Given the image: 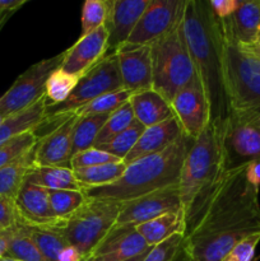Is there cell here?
<instances>
[{"label":"cell","instance_id":"6da1fadb","mask_svg":"<svg viewBox=\"0 0 260 261\" xmlns=\"http://www.w3.org/2000/svg\"><path fill=\"white\" fill-rule=\"evenodd\" d=\"M245 170L224 171L186 212L185 261H221L242 240L260 233L259 190Z\"/></svg>","mask_w":260,"mask_h":261},{"label":"cell","instance_id":"7a4b0ae2","mask_svg":"<svg viewBox=\"0 0 260 261\" xmlns=\"http://www.w3.org/2000/svg\"><path fill=\"white\" fill-rule=\"evenodd\" d=\"M183 33L208 99L211 120L224 122L229 116V105L224 87L223 36L209 2L185 0Z\"/></svg>","mask_w":260,"mask_h":261},{"label":"cell","instance_id":"3957f363","mask_svg":"<svg viewBox=\"0 0 260 261\" xmlns=\"http://www.w3.org/2000/svg\"><path fill=\"white\" fill-rule=\"evenodd\" d=\"M191 140L185 135L160 153L139 158L126 165L121 177L110 185L83 190L87 199L119 203L177 185L181 168Z\"/></svg>","mask_w":260,"mask_h":261},{"label":"cell","instance_id":"277c9868","mask_svg":"<svg viewBox=\"0 0 260 261\" xmlns=\"http://www.w3.org/2000/svg\"><path fill=\"white\" fill-rule=\"evenodd\" d=\"M222 28V25H221ZM223 36V74L229 115L260 114V43L245 46Z\"/></svg>","mask_w":260,"mask_h":261},{"label":"cell","instance_id":"5b68a950","mask_svg":"<svg viewBox=\"0 0 260 261\" xmlns=\"http://www.w3.org/2000/svg\"><path fill=\"white\" fill-rule=\"evenodd\" d=\"M222 124L211 120L201 134L189 145L178 180L185 213L224 172Z\"/></svg>","mask_w":260,"mask_h":261},{"label":"cell","instance_id":"8992f818","mask_svg":"<svg viewBox=\"0 0 260 261\" xmlns=\"http://www.w3.org/2000/svg\"><path fill=\"white\" fill-rule=\"evenodd\" d=\"M153 89L167 102L196 75L183 33V19L172 31L150 45Z\"/></svg>","mask_w":260,"mask_h":261},{"label":"cell","instance_id":"52a82bcc","mask_svg":"<svg viewBox=\"0 0 260 261\" xmlns=\"http://www.w3.org/2000/svg\"><path fill=\"white\" fill-rule=\"evenodd\" d=\"M122 203L87 199L86 203L58 229L59 233L88 259L116 224Z\"/></svg>","mask_w":260,"mask_h":261},{"label":"cell","instance_id":"ba28073f","mask_svg":"<svg viewBox=\"0 0 260 261\" xmlns=\"http://www.w3.org/2000/svg\"><path fill=\"white\" fill-rule=\"evenodd\" d=\"M122 89L116 54H107L93 68L79 78L78 84L65 102L55 106H46L45 120L40 126L55 122L59 125L70 114L105 93Z\"/></svg>","mask_w":260,"mask_h":261},{"label":"cell","instance_id":"9c48e42d","mask_svg":"<svg viewBox=\"0 0 260 261\" xmlns=\"http://www.w3.org/2000/svg\"><path fill=\"white\" fill-rule=\"evenodd\" d=\"M224 171L260 160V114H231L222 124Z\"/></svg>","mask_w":260,"mask_h":261},{"label":"cell","instance_id":"30bf717a","mask_svg":"<svg viewBox=\"0 0 260 261\" xmlns=\"http://www.w3.org/2000/svg\"><path fill=\"white\" fill-rule=\"evenodd\" d=\"M64 56L65 51L50 59H43L18 76L13 86L0 97V116L3 120L45 98L48 76L60 68Z\"/></svg>","mask_w":260,"mask_h":261},{"label":"cell","instance_id":"8fae6325","mask_svg":"<svg viewBox=\"0 0 260 261\" xmlns=\"http://www.w3.org/2000/svg\"><path fill=\"white\" fill-rule=\"evenodd\" d=\"M185 0H150L132 36L120 50L152 45L183 19Z\"/></svg>","mask_w":260,"mask_h":261},{"label":"cell","instance_id":"7c38bea8","mask_svg":"<svg viewBox=\"0 0 260 261\" xmlns=\"http://www.w3.org/2000/svg\"><path fill=\"white\" fill-rule=\"evenodd\" d=\"M170 105L184 135L190 140H195L211 121L208 99L196 75L175 94Z\"/></svg>","mask_w":260,"mask_h":261},{"label":"cell","instance_id":"4fadbf2b","mask_svg":"<svg viewBox=\"0 0 260 261\" xmlns=\"http://www.w3.org/2000/svg\"><path fill=\"white\" fill-rule=\"evenodd\" d=\"M183 208L180 188L177 184V185H172L163 190L147 194V195H143L134 200L122 203L121 211H120L115 226L137 227L145 222L152 221L162 214Z\"/></svg>","mask_w":260,"mask_h":261},{"label":"cell","instance_id":"5bb4252c","mask_svg":"<svg viewBox=\"0 0 260 261\" xmlns=\"http://www.w3.org/2000/svg\"><path fill=\"white\" fill-rule=\"evenodd\" d=\"M78 119L79 115L73 112L58 126L38 138L35 147V166L71 168L73 132Z\"/></svg>","mask_w":260,"mask_h":261},{"label":"cell","instance_id":"9a60e30c","mask_svg":"<svg viewBox=\"0 0 260 261\" xmlns=\"http://www.w3.org/2000/svg\"><path fill=\"white\" fill-rule=\"evenodd\" d=\"M19 219L27 226L58 231L64 221L59 219L51 208L47 189L24 181L14 199Z\"/></svg>","mask_w":260,"mask_h":261},{"label":"cell","instance_id":"2e32d148","mask_svg":"<svg viewBox=\"0 0 260 261\" xmlns=\"http://www.w3.org/2000/svg\"><path fill=\"white\" fill-rule=\"evenodd\" d=\"M149 3L150 0H111L105 24L109 33L107 54H116L126 43Z\"/></svg>","mask_w":260,"mask_h":261},{"label":"cell","instance_id":"e0dca14e","mask_svg":"<svg viewBox=\"0 0 260 261\" xmlns=\"http://www.w3.org/2000/svg\"><path fill=\"white\" fill-rule=\"evenodd\" d=\"M149 250L150 247L135 227L115 226L88 259L91 261H129Z\"/></svg>","mask_w":260,"mask_h":261},{"label":"cell","instance_id":"ac0fdd59","mask_svg":"<svg viewBox=\"0 0 260 261\" xmlns=\"http://www.w3.org/2000/svg\"><path fill=\"white\" fill-rule=\"evenodd\" d=\"M107 40L109 33L105 25L97 28L93 32L82 35V37L70 48L65 50V56L60 69L65 73L81 78L106 56Z\"/></svg>","mask_w":260,"mask_h":261},{"label":"cell","instance_id":"d6986e66","mask_svg":"<svg viewBox=\"0 0 260 261\" xmlns=\"http://www.w3.org/2000/svg\"><path fill=\"white\" fill-rule=\"evenodd\" d=\"M122 88L130 93L153 89L150 45L119 50L116 53Z\"/></svg>","mask_w":260,"mask_h":261},{"label":"cell","instance_id":"ffe728a7","mask_svg":"<svg viewBox=\"0 0 260 261\" xmlns=\"http://www.w3.org/2000/svg\"><path fill=\"white\" fill-rule=\"evenodd\" d=\"M183 135V129L175 116L161 124L145 127L135 147L130 150V153L124 160V163L129 165L139 158L162 152L173 143L177 142Z\"/></svg>","mask_w":260,"mask_h":261},{"label":"cell","instance_id":"44dd1931","mask_svg":"<svg viewBox=\"0 0 260 261\" xmlns=\"http://www.w3.org/2000/svg\"><path fill=\"white\" fill-rule=\"evenodd\" d=\"M228 37L245 46L257 45L260 40V0L242 2L239 9L226 19H219Z\"/></svg>","mask_w":260,"mask_h":261},{"label":"cell","instance_id":"7402d4cb","mask_svg":"<svg viewBox=\"0 0 260 261\" xmlns=\"http://www.w3.org/2000/svg\"><path fill=\"white\" fill-rule=\"evenodd\" d=\"M134 111L135 120L144 127L161 124L173 117L172 107L154 89H147L133 93L129 99Z\"/></svg>","mask_w":260,"mask_h":261},{"label":"cell","instance_id":"603a6c76","mask_svg":"<svg viewBox=\"0 0 260 261\" xmlns=\"http://www.w3.org/2000/svg\"><path fill=\"white\" fill-rule=\"evenodd\" d=\"M140 236L144 239L149 247L155 246L161 242L166 241L173 234L184 233L186 231V213L185 209L170 212L162 214L157 218L135 227Z\"/></svg>","mask_w":260,"mask_h":261},{"label":"cell","instance_id":"cb8c5ba5","mask_svg":"<svg viewBox=\"0 0 260 261\" xmlns=\"http://www.w3.org/2000/svg\"><path fill=\"white\" fill-rule=\"evenodd\" d=\"M45 114L46 99L42 98L33 106L3 120L0 124V144L28 132H35L45 120Z\"/></svg>","mask_w":260,"mask_h":261},{"label":"cell","instance_id":"d4e9b609","mask_svg":"<svg viewBox=\"0 0 260 261\" xmlns=\"http://www.w3.org/2000/svg\"><path fill=\"white\" fill-rule=\"evenodd\" d=\"M24 181L47 190H82L74 176L73 168L69 167L33 166L28 171Z\"/></svg>","mask_w":260,"mask_h":261},{"label":"cell","instance_id":"484cf974","mask_svg":"<svg viewBox=\"0 0 260 261\" xmlns=\"http://www.w3.org/2000/svg\"><path fill=\"white\" fill-rule=\"evenodd\" d=\"M33 166H35V148L0 168V196L14 200L24 182L28 171Z\"/></svg>","mask_w":260,"mask_h":261},{"label":"cell","instance_id":"4316f807","mask_svg":"<svg viewBox=\"0 0 260 261\" xmlns=\"http://www.w3.org/2000/svg\"><path fill=\"white\" fill-rule=\"evenodd\" d=\"M125 170H126V165L124 161H121L117 163H107V165L94 166V167L75 168L73 171L82 190H86V189L101 188V186L115 182L121 177Z\"/></svg>","mask_w":260,"mask_h":261},{"label":"cell","instance_id":"83f0119b","mask_svg":"<svg viewBox=\"0 0 260 261\" xmlns=\"http://www.w3.org/2000/svg\"><path fill=\"white\" fill-rule=\"evenodd\" d=\"M8 250L5 256L19 261H46L43 255L31 239L24 223H19L7 231Z\"/></svg>","mask_w":260,"mask_h":261},{"label":"cell","instance_id":"f1b7e54d","mask_svg":"<svg viewBox=\"0 0 260 261\" xmlns=\"http://www.w3.org/2000/svg\"><path fill=\"white\" fill-rule=\"evenodd\" d=\"M110 115H87L79 116L73 132L71 157L83 150L94 147L97 135L99 134Z\"/></svg>","mask_w":260,"mask_h":261},{"label":"cell","instance_id":"f546056e","mask_svg":"<svg viewBox=\"0 0 260 261\" xmlns=\"http://www.w3.org/2000/svg\"><path fill=\"white\" fill-rule=\"evenodd\" d=\"M31 239L38 247L46 261H58L59 255L65 247L70 246L58 231L24 224Z\"/></svg>","mask_w":260,"mask_h":261},{"label":"cell","instance_id":"4dcf8cb0","mask_svg":"<svg viewBox=\"0 0 260 261\" xmlns=\"http://www.w3.org/2000/svg\"><path fill=\"white\" fill-rule=\"evenodd\" d=\"M78 81L79 76L65 73L60 68L54 71L46 83V106H55L65 102L78 84Z\"/></svg>","mask_w":260,"mask_h":261},{"label":"cell","instance_id":"1f68e13d","mask_svg":"<svg viewBox=\"0 0 260 261\" xmlns=\"http://www.w3.org/2000/svg\"><path fill=\"white\" fill-rule=\"evenodd\" d=\"M134 121L135 116L133 107L130 102H126L120 109H117L116 111L110 115L107 121L105 122L103 127L99 132V134L97 135L94 147L99 148L106 144V143H109L112 138L116 137L117 134L122 133L124 130H126L129 126H132Z\"/></svg>","mask_w":260,"mask_h":261},{"label":"cell","instance_id":"d6a6232c","mask_svg":"<svg viewBox=\"0 0 260 261\" xmlns=\"http://www.w3.org/2000/svg\"><path fill=\"white\" fill-rule=\"evenodd\" d=\"M51 208L61 221H66L87 201L83 190H48Z\"/></svg>","mask_w":260,"mask_h":261},{"label":"cell","instance_id":"836d02e7","mask_svg":"<svg viewBox=\"0 0 260 261\" xmlns=\"http://www.w3.org/2000/svg\"><path fill=\"white\" fill-rule=\"evenodd\" d=\"M132 93L126 89H119V91L105 93L102 96L97 97L92 102H89L86 106L76 110V114L79 116H87V115H111L117 109L129 102Z\"/></svg>","mask_w":260,"mask_h":261},{"label":"cell","instance_id":"e575fe53","mask_svg":"<svg viewBox=\"0 0 260 261\" xmlns=\"http://www.w3.org/2000/svg\"><path fill=\"white\" fill-rule=\"evenodd\" d=\"M144 129L145 127L135 120L132 126H129L126 130L120 133V134H117L109 143H106V144L99 148L105 150V152L110 153L111 155H114V157L124 161L126 155L130 153V150L135 147L138 139L140 138L142 133L144 132Z\"/></svg>","mask_w":260,"mask_h":261},{"label":"cell","instance_id":"d590c367","mask_svg":"<svg viewBox=\"0 0 260 261\" xmlns=\"http://www.w3.org/2000/svg\"><path fill=\"white\" fill-rule=\"evenodd\" d=\"M111 0H87L82 10V30L83 35L91 33L106 24Z\"/></svg>","mask_w":260,"mask_h":261},{"label":"cell","instance_id":"8d00e7d4","mask_svg":"<svg viewBox=\"0 0 260 261\" xmlns=\"http://www.w3.org/2000/svg\"><path fill=\"white\" fill-rule=\"evenodd\" d=\"M184 233L173 234L166 241L150 247L143 261H185L183 254Z\"/></svg>","mask_w":260,"mask_h":261},{"label":"cell","instance_id":"74e56055","mask_svg":"<svg viewBox=\"0 0 260 261\" xmlns=\"http://www.w3.org/2000/svg\"><path fill=\"white\" fill-rule=\"evenodd\" d=\"M121 162V160L114 157L110 153L105 152L101 148H89V149L83 150L78 154L73 155L70 161V166L73 170L75 168H86L94 167V166L107 165V163H117Z\"/></svg>","mask_w":260,"mask_h":261},{"label":"cell","instance_id":"f35d334b","mask_svg":"<svg viewBox=\"0 0 260 261\" xmlns=\"http://www.w3.org/2000/svg\"><path fill=\"white\" fill-rule=\"evenodd\" d=\"M259 242L260 233L251 234L239 242L221 261H252Z\"/></svg>","mask_w":260,"mask_h":261},{"label":"cell","instance_id":"ab89813d","mask_svg":"<svg viewBox=\"0 0 260 261\" xmlns=\"http://www.w3.org/2000/svg\"><path fill=\"white\" fill-rule=\"evenodd\" d=\"M19 221L14 200L0 196V233L12 229L19 223Z\"/></svg>","mask_w":260,"mask_h":261},{"label":"cell","instance_id":"60d3db41","mask_svg":"<svg viewBox=\"0 0 260 261\" xmlns=\"http://www.w3.org/2000/svg\"><path fill=\"white\" fill-rule=\"evenodd\" d=\"M241 3L239 0H209L212 12L218 19H226L231 17L239 9Z\"/></svg>","mask_w":260,"mask_h":261},{"label":"cell","instance_id":"b9f144b4","mask_svg":"<svg viewBox=\"0 0 260 261\" xmlns=\"http://www.w3.org/2000/svg\"><path fill=\"white\" fill-rule=\"evenodd\" d=\"M245 175H246V180L251 184L254 188L257 190L260 189V160L254 161V162L249 163L245 170Z\"/></svg>","mask_w":260,"mask_h":261},{"label":"cell","instance_id":"7bdbcfd3","mask_svg":"<svg viewBox=\"0 0 260 261\" xmlns=\"http://www.w3.org/2000/svg\"><path fill=\"white\" fill-rule=\"evenodd\" d=\"M24 3V0H0V17L3 19H7L9 14L15 12Z\"/></svg>","mask_w":260,"mask_h":261},{"label":"cell","instance_id":"ee69618b","mask_svg":"<svg viewBox=\"0 0 260 261\" xmlns=\"http://www.w3.org/2000/svg\"><path fill=\"white\" fill-rule=\"evenodd\" d=\"M84 257L82 256L81 252L73 246H68L60 252L58 261H83Z\"/></svg>","mask_w":260,"mask_h":261},{"label":"cell","instance_id":"f6af8a7d","mask_svg":"<svg viewBox=\"0 0 260 261\" xmlns=\"http://www.w3.org/2000/svg\"><path fill=\"white\" fill-rule=\"evenodd\" d=\"M7 250H8V236H7V232H4V233H0V259L7 255Z\"/></svg>","mask_w":260,"mask_h":261},{"label":"cell","instance_id":"bcb514c9","mask_svg":"<svg viewBox=\"0 0 260 261\" xmlns=\"http://www.w3.org/2000/svg\"><path fill=\"white\" fill-rule=\"evenodd\" d=\"M145 255H147V252H145V254H143V255H140V256H138V257H135V259H132V260H129V261H143V259H144V256ZM83 261H91L89 259H84Z\"/></svg>","mask_w":260,"mask_h":261},{"label":"cell","instance_id":"7dc6e473","mask_svg":"<svg viewBox=\"0 0 260 261\" xmlns=\"http://www.w3.org/2000/svg\"><path fill=\"white\" fill-rule=\"evenodd\" d=\"M0 261H19V260H15V259H12V257H8V256H4L0 259Z\"/></svg>","mask_w":260,"mask_h":261},{"label":"cell","instance_id":"c3c4849f","mask_svg":"<svg viewBox=\"0 0 260 261\" xmlns=\"http://www.w3.org/2000/svg\"><path fill=\"white\" fill-rule=\"evenodd\" d=\"M4 20H5V19H3V18H2V17H0V25H2V24H3V23H4Z\"/></svg>","mask_w":260,"mask_h":261},{"label":"cell","instance_id":"681fc988","mask_svg":"<svg viewBox=\"0 0 260 261\" xmlns=\"http://www.w3.org/2000/svg\"><path fill=\"white\" fill-rule=\"evenodd\" d=\"M259 42H260V40H259Z\"/></svg>","mask_w":260,"mask_h":261}]
</instances>
